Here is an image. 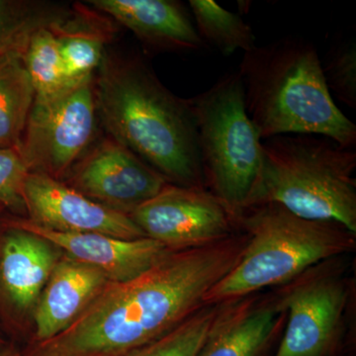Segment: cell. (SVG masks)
Here are the masks:
<instances>
[{
    "label": "cell",
    "instance_id": "1",
    "mask_svg": "<svg viewBox=\"0 0 356 356\" xmlns=\"http://www.w3.org/2000/svg\"><path fill=\"white\" fill-rule=\"evenodd\" d=\"M248 235L170 250L125 282H109L62 334L29 356H128L205 306V297L240 261Z\"/></svg>",
    "mask_w": 356,
    "mask_h": 356
},
{
    "label": "cell",
    "instance_id": "2",
    "mask_svg": "<svg viewBox=\"0 0 356 356\" xmlns=\"http://www.w3.org/2000/svg\"><path fill=\"white\" fill-rule=\"evenodd\" d=\"M96 107L111 139L166 181L206 188L195 119L137 56L104 57L95 84Z\"/></svg>",
    "mask_w": 356,
    "mask_h": 356
},
{
    "label": "cell",
    "instance_id": "3",
    "mask_svg": "<svg viewBox=\"0 0 356 356\" xmlns=\"http://www.w3.org/2000/svg\"><path fill=\"white\" fill-rule=\"evenodd\" d=\"M238 72L245 109L261 140L306 134L355 147V124L337 106L311 42L284 37L255 46L245 53Z\"/></svg>",
    "mask_w": 356,
    "mask_h": 356
},
{
    "label": "cell",
    "instance_id": "4",
    "mask_svg": "<svg viewBox=\"0 0 356 356\" xmlns=\"http://www.w3.org/2000/svg\"><path fill=\"white\" fill-rule=\"evenodd\" d=\"M262 163L247 209L276 203L303 219L356 234V152L324 136L290 134L261 143ZM243 209V210H245Z\"/></svg>",
    "mask_w": 356,
    "mask_h": 356
},
{
    "label": "cell",
    "instance_id": "5",
    "mask_svg": "<svg viewBox=\"0 0 356 356\" xmlns=\"http://www.w3.org/2000/svg\"><path fill=\"white\" fill-rule=\"evenodd\" d=\"M240 227L248 235L242 257L207 293L205 305L284 286L316 264L346 255L355 247V234L341 225L303 219L276 203L243 210Z\"/></svg>",
    "mask_w": 356,
    "mask_h": 356
},
{
    "label": "cell",
    "instance_id": "6",
    "mask_svg": "<svg viewBox=\"0 0 356 356\" xmlns=\"http://www.w3.org/2000/svg\"><path fill=\"white\" fill-rule=\"evenodd\" d=\"M189 102L205 186L240 215L262 163V140L245 109L242 77L238 70L225 74Z\"/></svg>",
    "mask_w": 356,
    "mask_h": 356
},
{
    "label": "cell",
    "instance_id": "7",
    "mask_svg": "<svg viewBox=\"0 0 356 356\" xmlns=\"http://www.w3.org/2000/svg\"><path fill=\"white\" fill-rule=\"evenodd\" d=\"M344 255L316 264L282 286L286 329L274 356H332L343 339L351 287Z\"/></svg>",
    "mask_w": 356,
    "mask_h": 356
},
{
    "label": "cell",
    "instance_id": "8",
    "mask_svg": "<svg viewBox=\"0 0 356 356\" xmlns=\"http://www.w3.org/2000/svg\"><path fill=\"white\" fill-rule=\"evenodd\" d=\"M92 76L36 95L18 152L30 172L58 178L81 158L95 132Z\"/></svg>",
    "mask_w": 356,
    "mask_h": 356
},
{
    "label": "cell",
    "instance_id": "9",
    "mask_svg": "<svg viewBox=\"0 0 356 356\" xmlns=\"http://www.w3.org/2000/svg\"><path fill=\"white\" fill-rule=\"evenodd\" d=\"M129 216L147 238L170 250L221 242L240 227V215L212 192L170 184Z\"/></svg>",
    "mask_w": 356,
    "mask_h": 356
},
{
    "label": "cell",
    "instance_id": "10",
    "mask_svg": "<svg viewBox=\"0 0 356 356\" xmlns=\"http://www.w3.org/2000/svg\"><path fill=\"white\" fill-rule=\"evenodd\" d=\"M30 221L64 233H96L123 238H146L127 214L86 197L57 178L30 172L23 186Z\"/></svg>",
    "mask_w": 356,
    "mask_h": 356
},
{
    "label": "cell",
    "instance_id": "11",
    "mask_svg": "<svg viewBox=\"0 0 356 356\" xmlns=\"http://www.w3.org/2000/svg\"><path fill=\"white\" fill-rule=\"evenodd\" d=\"M168 184L139 156L110 138L77 165L72 187L95 202L130 215Z\"/></svg>",
    "mask_w": 356,
    "mask_h": 356
},
{
    "label": "cell",
    "instance_id": "12",
    "mask_svg": "<svg viewBox=\"0 0 356 356\" xmlns=\"http://www.w3.org/2000/svg\"><path fill=\"white\" fill-rule=\"evenodd\" d=\"M11 226L48 241L65 255L99 269L110 282H125L137 277L161 261L170 250L149 238L123 240L96 233H64L35 224L30 220Z\"/></svg>",
    "mask_w": 356,
    "mask_h": 356
},
{
    "label": "cell",
    "instance_id": "13",
    "mask_svg": "<svg viewBox=\"0 0 356 356\" xmlns=\"http://www.w3.org/2000/svg\"><path fill=\"white\" fill-rule=\"evenodd\" d=\"M58 248L11 226L0 236V303L15 313L31 311L58 264Z\"/></svg>",
    "mask_w": 356,
    "mask_h": 356
},
{
    "label": "cell",
    "instance_id": "14",
    "mask_svg": "<svg viewBox=\"0 0 356 356\" xmlns=\"http://www.w3.org/2000/svg\"><path fill=\"white\" fill-rule=\"evenodd\" d=\"M132 31L143 44L158 51H193L204 48L194 21L184 4L173 0H91Z\"/></svg>",
    "mask_w": 356,
    "mask_h": 356
},
{
    "label": "cell",
    "instance_id": "15",
    "mask_svg": "<svg viewBox=\"0 0 356 356\" xmlns=\"http://www.w3.org/2000/svg\"><path fill=\"white\" fill-rule=\"evenodd\" d=\"M250 296L226 302L198 356L266 355L286 315L276 297Z\"/></svg>",
    "mask_w": 356,
    "mask_h": 356
},
{
    "label": "cell",
    "instance_id": "16",
    "mask_svg": "<svg viewBox=\"0 0 356 356\" xmlns=\"http://www.w3.org/2000/svg\"><path fill=\"white\" fill-rule=\"evenodd\" d=\"M110 282L99 269L65 255L58 259L35 311L39 343L64 332Z\"/></svg>",
    "mask_w": 356,
    "mask_h": 356
},
{
    "label": "cell",
    "instance_id": "17",
    "mask_svg": "<svg viewBox=\"0 0 356 356\" xmlns=\"http://www.w3.org/2000/svg\"><path fill=\"white\" fill-rule=\"evenodd\" d=\"M70 15V11L60 4L0 0V60L23 56L28 42L39 30H67Z\"/></svg>",
    "mask_w": 356,
    "mask_h": 356
},
{
    "label": "cell",
    "instance_id": "18",
    "mask_svg": "<svg viewBox=\"0 0 356 356\" xmlns=\"http://www.w3.org/2000/svg\"><path fill=\"white\" fill-rule=\"evenodd\" d=\"M35 98L22 56L0 60V147H19Z\"/></svg>",
    "mask_w": 356,
    "mask_h": 356
},
{
    "label": "cell",
    "instance_id": "19",
    "mask_svg": "<svg viewBox=\"0 0 356 356\" xmlns=\"http://www.w3.org/2000/svg\"><path fill=\"white\" fill-rule=\"evenodd\" d=\"M188 3L204 44L215 47L224 56L238 50L247 53L257 46L252 28L238 14L229 13L213 0H191Z\"/></svg>",
    "mask_w": 356,
    "mask_h": 356
},
{
    "label": "cell",
    "instance_id": "20",
    "mask_svg": "<svg viewBox=\"0 0 356 356\" xmlns=\"http://www.w3.org/2000/svg\"><path fill=\"white\" fill-rule=\"evenodd\" d=\"M225 304L203 306L175 329L128 356H198Z\"/></svg>",
    "mask_w": 356,
    "mask_h": 356
},
{
    "label": "cell",
    "instance_id": "21",
    "mask_svg": "<svg viewBox=\"0 0 356 356\" xmlns=\"http://www.w3.org/2000/svg\"><path fill=\"white\" fill-rule=\"evenodd\" d=\"M58 31L44 28L28 42L22 58L36 95H48L69 83L63 72Z\"/></svg>",
    "mask_w": 356,
    "mask_h": 356
},
{
    "label": "cell",
    "instance_id": "22",
    "mask_svg": "<svg viewBox=\"0 0 356 356\" xmlns=\"http://www.w3.org/2000/svg\"><path fill=\"white\" fill-rule=\"evenodd\" d=\"M63 72L67 81L91 76L105 57L103 42L89 32L64 30L58 33Z\"/></svg>",
    "mask_w": 356,
    "mask_h": 356
},
{
    "label": "cell",
    "instance_id": "23",
    "mask_svg": "<svg viewBox=\"0 0 356 356\" xmlns=\"http://www.w3.org/2000/svg\"><path fill=\"white\" fill-rule=\"evenodd\" d=\"M323 74L332 97L350 108H356V44L346 40L327 51Z\"/></svg>",
    "mask_w": 356,
    "mask_h": 356
},
{
    "label": "cell",
    "instance_id": "24",
    "mask_svg": "<svg viewBox=\"0 0 356 356\" xmlns=\"http://www.w3.org/2000/svg\"><path fill=\"white\" fill-rule=\"evenodd\" d=\"M29 173L17 149L0 147V204L18 212L26 210L23 186Z\"/></svg>",
    "mask_w": 356,
    "mask_h": 356
},
{
    "label": "cell",
    "instance_id": "25",
    "mask_svg": "<svg viewBox=\"0 0 356 356\" xmlns=\"http://www.w3.org/2000/svg\"><path fill=\"white\" fill-rule=\"evenodd\" d=\"M0 356H22L17 351L8 350V348H3L0 350Z\"/></svg>",
    "mask_w": 356,
    "mask_h": 356
}]
</instances>
